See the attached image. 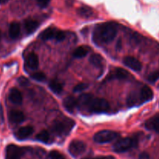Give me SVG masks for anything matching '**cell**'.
Listing matches in <instances>:
<instances>
[{
  "label": "cell",
  "instance_id": "1",
  "mask_svg": "<svg viewBox=\"0 0 159 159\" xmlns=\"http://www.w3.org/2000/svg\"><path fill=\"white\" fill-rule=\"evenodd\" d=\"M78 107L90 113H102L108 111L110 104L106 99L94 97L91 94H83L77 99Z\"/></svg>",
  "mask_w": 159,
  "mask_h": 159
},
{
  "label": "cell",
  "instance_id": "2",
  "mask_svg": "<svg viewBox=\"0 0 159 159\" xmlns=\"http://www.w3.org/2000/svg\"><path fill=\"white\" fill-rule=\"evenodd\" d=\"M117 34L116 23H104L96 25L93 31V39L96 44L111 42Z\"/></svg>",
  "mask_w": 159,
  "mask_h": 159
},
{
  "label": "cell",
  "instance_id": "3",
  "mask_svg": "<svg viewBox=\"0 0 159 159\" xmlns=\"http://www.w3.org/2000/svg\"><path fill=\"white\" fill-rule=\"evenodd\" d=\"M75 123L71 120H57L52 124V131L57 135L67 134L74 126Z\"/></svg>",
  "mask_w": 159,
  "mask_h": 159
},
{
  "label": "cell",
  "instance_id": "4",
  "mask_svg": "<svg viewBox=\"0 0 159 159\" xmlns=\"http://www.w3.org/2000/svg\"><path fill=\"white\" fill-rule=\"evenodd\" d=\"M138 141L137 138H124L116 141L113 144V149L115 152H125L130 150L132 148L137 147Z\"/></svg>",
  "mask_w": 159,
  "mask_h": 159
},
{
  "label": "cell",
  "instance_id": "5",
  "mask_svg": "<svg viewBox=\"0 0 159 159\" xmlns=\"http://www.w3.org/2000/svg\"><path fill=\"white\" fill-rule=\"evenodd\" d=\"M119 134L113 130H103L96 133L94 136V141L96 143L99 144H104V143H109L114 141L118 138Z\"/></svg>",
  "mask_w": 159,
  "mask_h": 159
},
{
  "label": "cell",
  "instance_id": "6",
  "mask_svg": "<svg viewBox=\"0 0 159 159\" xmlns=\"http://www.w3.org/2000/svg\"><path fill=\"white\" fill-rule=\"evenodd\" d=\"M24 151L15 144H9L6 149V159H21Z\"/></svg>",
  "mask_w": 159,
  "mask_h": 159
},
{
  "label": "cell",
  "instance_id": "7",
  "mask_svg": "<svg viewBox=\"0 0 159 159\" xmlns=\"http://www.w3.org/2000/svg\"><path fill=\"white\" fill-rule=\"evenodd\" d=\"M68 151L72 156H79L85 151V144L82 141L74 140L70 143L68 146Z\"/></svg>",
  "mask_w": 159,
  "mask_h": 159
},
{
  "label": "cell",
  "instance_id": "8",
  "mask_svg": "<svg viewBox=\"0 0 159 159\" xmlns=\"http://www.w3.org/2000/svg\"><path fill=\"white\" fill-rule=\"evenodd\" d=\"M124 63L126 66L135 71H141L142 68V65H141V61H139V60L132 56H127L124 57Z\"/></svg>",
  "mask_w": 159,
  "mask_h": 159
},
{
  "label": "cell",
  "instance_id": "9",
  "mask_svg": "<svg viewBox=\"0 0 159 159\" xmlns=\"http://www.w3.org/2000/svg\"><path fill=\"white\" fill-rule=\"evenodd\" d=\"M129 76V73L127 70L121 68H116L113 69L111 72H110L107 79L112 80V79H127Z\"/></svg>",
  "mask_w": 159,
  "mask_h": 159
},
{
  "label": "cell",
  "instance_id": "10",
  "mask_svg": "<svg viewBox=\"0 0 159 159\" xmlns=\"http://www.w3.org/2000/svg\"><path fill=\"white\" fill-rule=\"evenodd\" d=\"M63 105L65 110H68L69 113H73L75 110V109L78 107V102L77 99L72 96H68L64 99Z\"/></svg>",
  "mask_w": 159,
  "mask_h": 159
},
{
  "label": "cell",
  "instance_id": "11",
  "mask_svg": "<svg viewBox=\"0 0 159 159\" xmlns=\"http://www.w3.org/2000/svg\"><path fill=\"white\" fill-rule=\"evenodd\" d=\"M33 133H34V128L31 126H25V127H20L17 130V132L16 133V137L18 139L23 140L29 138Z\"/></svg>",
  "mask_w": 159,
  "mask_h": 159
},
{
  "label": "cell",
  "instance_id": "12",
  "mask_svg": "<svg viewBox=\"0 0 159 159\" xmlns=\"http://www.w3.org/2000/svg\"><path fill=\"white\" fill-rule=\"evenodd\" d=\"M9 120L12 124H20L25 120V116L20 110H11L9 113Z\"/></svg>",
  "mask_w": 159,
  "mask_h": 159
},
{
  "label": "cell",
  "instance_id": "13",
  "mask_svg": "<svg viewBox=\"0 0 159 159\" xmlns=\"http://www.w3.org/2000/svg\"><path fill=\"white\" fill-rule=\"evenodd\" d=\"M26 64L30 69H37L39 66L38 56L35 53H30L26 58Z\"/></svg>",
  "mask_w": 159,
  "mask_h": 159
},
{
  "label": "cell",
  "instance_id": "14",
  "mask_svg": "<svg viewBox=\"0 0 159 159\" xmlns=\"http://www.w3.org/2000/svg\"><path fill=\"white\" fill-rule=\"evenodd\" d=\"M9 99L12 103L20 105L23 102V96L17 89L13 88L10 90L9 94Z\"/></svg>",
  "mask_w": 159,
  "mask_h": 159
},
{
  "label": "cell",
  "instance_id": "15",
  "mask_svg": "<svg viewBox=\"0 0 159 159\" xmlns=\"http://www.w3.org/2000/svg\"><path fill=\"white\" fill-rule=\"evenodd\" d=\"M152 98H153V91L150 87L144 85L141 90L140 99L141 102H148V101H150Z\"/></svg>",
  "mask_w": 159,
  "mask_h": 159
},
{
  "label": "cell",
  "instance_id": "16",
  "mask_svg": "<svg viewBox=\"0 0 159 159\" xmlns=\"http://www.w3.org/2000/svg\"><path fill=\"white\" fill-rule=\"evenodd\" d=\"M145 127L148 130L159 133V116H154L146 121Z\"/></svg>",
  "mask_w": 159,
  "mask_h": 159
},
{
  "label": "cell",
  "instance_id": "17",
  "mask_svg": "<svg viewBox=\"0 0 159 159\" xmlns=\"http://www.w3.org/2000/svg\"><path fill=\"white\" fill-rule=\"evenodd\" d=\"M57 31V30H56L55 28H48V29L44 30L40 34V37L43 40H51V39H54L55 38Z\"/></svg>",
  "mask_w": 159,
  "mask_h": 159
},
{
  "label": "cell",
  "instance_id": "18",
  "mask_svg": "<svg viewBox=\"0 0 159 159\" xmlns=\"http://www.w3.org/2000/svg\"><path fill=\"white\" fill-rule=\"evenodd\" d=\"M89 47L82 45V46L79 47V48H77L75 50L74 52H73V56L76 57V58H82V57H85L89 53Z\"/></svg>",
  "mask_w": 159,
  "mask_h": 159
},
{
  "label": "cell",
  "instance_id": "19",
  "mask_svg": "<svg viewBox=\"0 0 159 159\" xmlns=\"http://www.w3.org/2000/svg\"><path fill=\"white\" fill-rule=\"evenodd\" d=\"M20 34V25L17 22H12L9 28V34L11 38L16 39Z\"/></svg>",
  "mask_w": 159,
  "mask_h": 159
},
{
  "label": "cell",
  "instance_id": "20",
  "mask_svg": "<svg viewBox=\"0 0 159 159\" xmlns=\"http://www.w3.org/2000/svg\"><path fill=\"white\" fill-rule=\"evenodd\" d=\"M39 23L38 22L34 20H26L24 22V27L27 34H32L38 28Z\"/></svg>",
  "mask_w": 159,
  "mask_h": 159
},
{
  "label": "cell",
  "instance_id": "21",
  "mask_svg": "<svg viewBox=\"0 0 159 159\" xmlns=\"http://www.w3.org/2000/svg\"><path fill=\"white\" fill-rule=\"evenodd\" d=\"M77 13L79 14V16H80L81 17H83V18H89V17H91L93 14V11L91 8L88 7V6H82L80 7L77 10Z\"/></svg>",
  "mask_w": 159,
  "mask_h": 159
},
{
  "label": "cell",
  "instance_id": "22",
  "mask_svg": "<svg viewBox=\"0 0 159 159\" xmlns=\"http://www.w3.org/2000/svg\"><path fill=\"white\" fill-rule=\"evenodd\" d=\"M49 87L51 91L53 93H56V94H59L63 90V85H62V84L56 80L51 81L49 83Z\"/></svg>",
  "mask_w": 159,
  "mask_h": 159
},
{
  "label": "cell",
  "instance_id": "23",
  "mask_svg": "<svg viewBox=\"0 0 159 159\" xmlns=\"http://www.w3.org/2000/svg\"><path fill=\"white\" fill-rule=\"evenodd\" d=\"M90 63L96 67H100L103 63V58L99 54H93L89 57Z\"/></svg>",
  "mask_w": 159,
  "mask_h": 159
},
{
  "label": "cell",
  "instance_id": "24",
  "mask_svg": "<svg viewBox=\"0 0 159 159\" xmlns=\"http://www.w3.org/2000/svg\"><path fill=\"white\" fill-rule=\"evenodd\" d=\"M37 139L38 141H41V142L47 143L49 141L50 135L48 131H46V130H42V131H40V133H38L37 134Z\"/></svg>",
  "mask_w": 159,
  "mask_h": 159
},
{
  "label": "cell",
  "instance_id": "25",
  "mask_svg": "<svg viewBox=\"0 0 159 159\" xmlns=\"http://www.w3.org/2000/svg\"><path fill=\"white\" fill-rule=\"evenodd\" d=\"M31 78L37 82H43L46 80V75L43 72L41 71H36L31 75Z\"/></svg>",
  "mask_w": 159,
  "mask_h": 159
},
{
  "label": "cell",
  "instance_id": "26",
  "mask_svg": "<svg viewBox=\"0 0 159 159\" xmlns=\"http://www.w3.org/2000/svg\"><path fill=\"white\" fill-rule=\"evenodd\" d=\"M158 79H159V71H153V72L151 73V74L148 75V82H152V83H154V82H156Z\"/></svg>",
  "mask_w": 159,
  "mask_h": 159
},
{
  "label": "cell",
  "instance_id": "27",
  "mask_svg": "<svg viewBox=\"0 0 159 159\" xmlns=\"http://www.w3.org/2000/svg\"><path fill=\"white\" fill-rule=\"evenodd\" d=\"M87 88H88V84L79 83L75 86L73 91H74L75 93H80V92H82V91H84V90L86 89Z\"/></svg>",
  "mask_w": 159,
  "mask_h": 159
},
{
  "label": "cell",
  "instance_id": "28",
  "mask_svg": "<svg viewBox=\"0 0 159 159\" xmlns=\"http://www.w3.org/2000/svg\"><path fill=\"white\" fill-rule=\"evenodd\" d=\"M49 156L51 159H65V157L57 151H51L49 154Z\"/></svg>",
  "mask_w": 159,
  "mask_h": 159
},
{
  "label": "cell",
  "instance_id": "29",
  "mask_svg": "<svg viewBox=\"0 0 159 159\" xmlns=\"http://www.w3.org/2000/svg\"><path fill=\"white\" fill-rule=\"evenodd\" d=\"M65 37H66V34L64 31L57 30L55 36V39L57 41H62L63 40H65Z\"/></svg>",
  "mask_w": 159,
  "mask_h": 159
},
{
  "label": "cell",
  "instance_id": "30",
  "mask_svg": "<svg viewBox=\"0 0 159 159\" xmlns=\"http://www.w3.org/2000/svg\"><path fill=\"white\" fill-rule=\"evenodd\" d=\"M51 0H37V3L39 7L45 8L49 5Z\"/></svg>",
  "mask_w": 159,
  "mask_h": 159
},
{
  "label": "cell",
  "instance_id": "31",
  "mask_svg": "<svg viewBox=\"0 0 159 159\" xmlns=\"http://www.w3.org/2000/svg\"><path fill=\"white\" fill-rule=\"evenodd\" d=\"M18 82L22 86H26L29 84V80L25 77H20L18 79Z\"/></svg>",
  "mask_w": 159,
  "mask_h": 159
},
{
  "label": "cell",
  "instance_id": "32",
  "mask_svg": "<svg viewBox=\"0 0 159 159\" xmlns=\"http://www.w3.org/2000/svg\"><path fill=\"white\" fill-rule=\"evenodd\" d=\"M139 159H150V155L147 153V152H142L139 155L138 157Z\"/></svg>",
  "mask_w": 159,
  "mask_h": 159
},
{
  "label": "cell",
  "instance_id": "33",
  "mask_svg": "<svg viewBox=\"0 0 159 159\" xmlns=\"http://www.w3.org/2000/svg\"><path fill=\"white\" fill-rule=\"evenodd\" d=\"M93 159H114V157H113V156H100V157H97V158H95Z\"/></svg>",
  "mask_w": 159,
  "mask_h": 159
},
{
  "label": "cell",
  "instance_id": "34",
  "mask_svg": "<svg viewBox=\"0 0 159 159\" xmlns=\"http://www.w3.org/2000/svg\"><path fill=\"white\" fill-rule=\"evenodd\" d=\"M9 0H0V4H5V3L8 2Z\"/></svg>",
  "mask_w": 159,
  "mask_h": 159
},
{
  "label": "cell",
  "instance_id": "35",
  "mask_svg": "<svg viewBox=\"0 0 159 159\" xmlns=\"http://www.w3.org/2000/svg\"><path fill=\"white\" fill-rule=\"evenodd\" d=\"M83 159H92V158H83Z\"/></svg>",
  "mask_w": 159,
  "mask_h": 159
}]
</instances>
